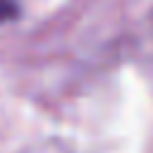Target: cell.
Returning <instances> with one entry per match:
<instances>
[{"label":"cell","instance_id":"1","mask_svg":"<svg viewBox=\"0 0 153 153\" xmlns=\"http://www.w3.org/2000/svg\"><path fill=\"white\" fill-rule=\"evenodd\" d=\"M14 14H17V5H14V0H0V22L12 19Z\"/></svg>","mask_w":153,"mask_h":153}]
</instances>
